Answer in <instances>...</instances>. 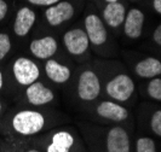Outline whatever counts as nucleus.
<instances>
[{
  "mask_svg": "<svg viewBox=\"0 0 161 152\" xmlns=\"http://www.w3.org/2000/svg\"><path fill=\"white\" fill-rule=\"evenodd\" d=\"M45 71L48 79L56 83H64L70 77V70L53 59L47 60V63L45 65Z\"/></svg>",
  "mask_w": 161,
  "mask_h": 152,
  "instance_id": "2eb2a0df",
  "label": "nucleus"
},
{
  "mask_svg": "<svg viewBox=\"0 0 161 152\" xmlns=\"http://www.w3.org/2000/svg\"><path fill=\"white\" fill-rule=\"evenodd\" d=\"M35 23V13L32 8H22L18 10L14 24V32L18 36H25Z\"/></svg>",
  "mask_w": 161,
  "mask_h": 152,
  "instance_id": "f8f14e48",
  "label": "nucleus"
},
{
  "mask_svg": "<svg viewBox=\"0 0 161 152\" xmlns=\"http://www.w3.org/2000/svg\"><path fill=\"white\" fill-rule=\"evenodd\" d=\"M135 91V83L127 75H118L107 83V93L115 100L126 102Z\"/></svg>",
  "mask_w": 161,
  "mask_h": 152,
  "instance_id": "7ed1b4c3",
  "label": "nucleus"
},
{
  "mask_svg": "<svg viewBox=\"0 0 161 152\" xmlns=\"http://www.w3.org/2000/svg\"><path fill=\"white\" fill-rule=\"evenodd\" d=\"M150 126L153 132L156 135L161 136V110L156 111L152 117V122H150Z\"/></svg>",
  "mask_w": 161,
  "mask_h": 152,
  "instance_id": "412c9836",
  "label": "nucleus"
},
{
  "mask_svg": "<svg viewBox=\"0 0 161 152\" xmlns=\"http://www.w3.org/2000/svg\"><path fill=\"white\" fill-rule=\"evenodd\" d=\"M74 15V8L70 3L68 1H61L53 4L51 6H48V8L45 12V16L50 25H59L63 22L70 19Z\"/></svg>",
  "mask_w": 161,
  "mask_h": 152,
  "instance_id": "0eeeda50",
  "label": "nucleus"
},
{
  "mask_svg": "<svg viewBox=\"0 0 161 152\" xmlns=\"http://www.w3.org/2000/svg\"><path fill=\"white\" fill-rule=\"evenodd\" d=\"M137 152H156L155 143L150 138H141V139H138Z\"/></svg>",
  "mask_w": 161,
  "mask_h": 152,
  "instance_id": "6ab92c4d",
  "label": "nucleus"
},
{
  "mask_svg": "<svg viewBox=\"0 0 161 152\" xmlns=\"http://www.w3.org/2000/svg\"><path fill=\"white\" fill-rule=\"evenodd\" d=\"M11 48L10 36L5 33H0V60L8 53Z\"/></svg>",
  "mask_w": 161,
  "mask_h": 152,
  "instance_id": "aec40b11",
  "label": "nucleus"
},
{
  "mask_svg": "<svg viewBox=\"0 0 161 152\" xmlns=\"http://www.w3.org/2000/svg\"><path fill=\"white\" fill-rule=\"evenodd\" d=\"M148 94L155 100H161V79H154L149 82Z\"/></svg>",
  "mask_w": 161,
  "mask_h": 152,
  "instance_id": "a211bd4d",
  "label": "nucleus"
},
{
  "mask_svg": "<svg viewBox=\"0 0 161 152\" xmlns=\"http://www.w3.org/2000/svg\"><path fill=\"white\" fill-rule=\"evenodd\" d=\"M0 113H1V103H0Z\"/></svg>",
  "mask_w": 161,
  "mask_h": 152,
  "instance_id": "c756f323",
  "label": "nucleus"
},
{
  "mask_svg": "<svg viewBox=\"0 0 161 152\" xmlns=\"http://www.w3.org/2000/svg\"><path fill=\"white\" fill-rule=\"evenodd\" d=\"M8 8L6 1H5V0H0V21L6 16V13H8Z\"/></svg>",
  "mask_w": 161,
  "mask_h": 152,
  "instance_id": "b1692460",
  "label": "nucleus"
},
{
  "mask_svg": "<svg viewBox=\"0 0 161 152\" xmlns=\"http://www.w3.org/2000/svg\"><path fill=\"white\" fill-rule=\"evenodd\" d=\"M108 152H130V139L125 129L114 127L107 135Z\"/></svg>",
  "mask_w": 161,
  "mask_h": 152,
  "instance_id": "6e6552de",
  "label": "nucleus"
},
{
  "mask_svg": "<svg viewBox=\"0 0 161 152\" xmlns=\"http://www.w3.org/2000/svg\"><path fill=\"white\" fill-rule=\"evenodd\" d=\"M12 126L17 133L23 135H32L39 133L45 126V118L38 111L24 110L19 111L12 118Z\"/></svg>",
  "mask_w": 161,
  "mask_h": 152,
  "instance_id": "f257e3e1",
  "label": "nucleus"
},
{
  "mask_svg": "<svg viewBox=\"0 0 161 152\" xmlns=\"http://www.w3.org/2000/svg\"><path fill=\"white\" fill-rule=\"evenodd\" d=\"M52 143L70 150V147L74 144V139L68 132H58L52 136Z\"/></svg>",
  "mask_w": 161,
  "mask_h": 152,
  "instance_id": "f3484780",
  "label": "nucleus"
},
{
  "mask_svg": "<svg viewBox=\"0 0 161 152\" xmlns=\"http://www.w3.org/2000/svg\"><path fill=\"white\" fill-rule=\"evenodd\" d=\"M125 34L131 39H137L142 35L143 24H144V13L138 8H131L124 21Z\"/></svg>",
  "mask_w": 161,
  "mask_h": 152,
  "instance_id": "1a4fd4ad",
  "label": "nucleus"
},
{
  "mask_svg": "<svg viewBox=\"0 0 161 152\" xmlns=\"http://www.w3.org/2000/svg\"><path fill=\"white\" fill-rule=\"evenodd\" d=\"M125 16H126L125 6L118 1L108 3V5L103 11L104 22L112 28H118L120 24H122V22L125 21Z\"/></svg>",
  "mask_w": 161,
  "mask_h": 152,
  "instance_id": "ddd939ff",
  "label": "nucleus"
},
{
  "mask_svg": "<svg viewBox=\"0 0 161 152\" xmlns=\"http://www.w3.org/2000/svg\"><path fill=\"white\" fill-rule=\"evenodd\" d=\"M153 38H154V41H155L158 45L161 46V24L156 27V29H155V32H154V34H153Z\"/></svg>",
  "mask_w": 161,
  "mask_h": 152,
  "instance_id": "393cba45",
  "label": "nucleus"
},
{
  "mask_svg": "<svg viewBox=\"0 0 161 152\" xmlns=\"http://www.w3.org/2000/svg\"><path fill=\"white\" fill-rule=\"evenodd\" d=\"M153 6H154V8H155V11L161 15V0H154Z\"/></svg>",
  "mask_w": 161,
  "mask_h": 152,
  "instance_id": "a878e982",
  "label": "nucleus"
},
{
  "mask_svg": "<svg viewBox=\"0 0 161 152\" xmlns=\"http://www.w3.org/2000/svg\"><path fill=\"white\" fill-rule=\"evenodd\" d=\"M28 152H39V151H36V150H31V151H28Z\"/></svg>",
  "mask_w": 161,
  "mask_h": 152,
  "instance_id": "c85d7f7f",
  "label": "nucleus"
},
{
  "mask_svg": "<svg viewBox=\"0 0 161 152\" xmlns=\"http://www.w3.org/2000/svg\"><path fill=\"white\" fill-rule=\"evenodd\" d=\"M47 152H69V149H65L63 146H59V145L51 143L47 147Z\"/></svg>",
  "mask_w": 161,
  "mask_h": 152,
  "instance_id": "5701e85b",
  "label": "nucleus"
},
{
  "mask_svg": "<svg viewBox=\"0 0 161 152\" xmlns=\"http://www.w3.org/2000/svg\"><path fill=\"white\" fill-rule=\"evenodd\" d=\"M12 71H14L17 82L23 86L32 85L40 75L38 65L33 60L28 58H23V57L16 59V62L14 63V66H12Z\"/></svg>",
  "mask_w": 161,
  "mask_h": 152,
  "instance_id": "f03ea898",
  "label": "nucleus"
},
{
  "mask_svg": "<svg viewBox=\"0 0 161 152\" xmlns=\"http://www.w3.org/2000/svg\"><path fill=\"white\" fill-rule=\"evenodd\" d=\"M33 5H39V6H51L53 4H57L59 0H28Z\"/></svg>",
  "mask_w": 161,
  "mask_h": 152,
  "instance_id": "4be33fe9",
  "label": "nucleus"
},
{
  "mask_svg": "<svg viewBox=\"0 0 161 152\" xmlns=\"http://www.w3.org/2000/svg\"><path fill=\"white\" fill-rule=\"evenodd\" d=\"M1 87H3V74L0 72V89H1Z\"/></svg>",
  "mask_w": 161,
  "mask_h": 152,
  "instance_id": "bb28decb",
  "label": "nucleus"
},
{
  "mask_svg": "<svg viewBox=\"0 0 161 152\" xmlns=\"http://www.w3.org/2000/svg\"><path fill=\"white\" fill-rule=\"evenodd\" d=\"M105 1H108V3H114V1H118V0H105Z\"/></svg>",
  "mask_w": 161,
  "mask_h": 152,
  "instance_id": "cd10ccee",
  "label": "nucleus"
},
{
  "mask_svg": "<svg viewBox=\"0 0 161 152\" xmlns=\"http://www.w3.org/2000/svg\"><path fill=\"white\" fill-rule=\"evenodd\" d=\"M101 92L98 76L91 70H86L80 75L78 82V94L82 100H95Z\"/></svg>",
  "mask_w": 161,
  "mask_h": 152,
  "instance_id": "20e7f679",
  "label": "nucleus"
},
{
  "mask_svg": "<svg viewBox=\"0 0 161 152\" xmlns=\"http://www.w3.org/2000/svg\"><path fill=\"white\" fill-rule=\"evenodd\" d=\"M85 28L86 34L91 44L95 46L103 45L107 40V29L103 21L97 15H89L85 18Z\"/></svg>",
  "mask_w": 161,
  "mask_h": 152,
  "instance_id": "423d86ee",
  "label": "nucleus"
},
{
  "mask_svg": "<svg viewBox=\"0 0 161 152\" xmlns=\"http://www.w3.org/2000/svg\"><path fill=\"white\" fill-rule=\"evenodd\" d=\"M97 113L104 118L113 120L115 122L126 120L129 117V112L125 107L115 104L113 102H103L97 106Z\"/></svg>",
  "mask_w": 161,
  "mask_h": 152,
  "instance_id": "4468645a",
  "label": "nucleus"
},
{
  "mask_svg": "<svg viewBox=\"0 0 161 152\" xmlns=\"http://www.w3.org/2000/svg\"><path fill=\"white\" fill-rule=\"evenodd\" d=\"M57 48H58L57 41L52 36H45V38L32 41L31 44V52L36 58H40V59L51 58L56 53Z\"/></svg>",
  "mask_w": 161,
  "mask_h": 152,
  "instance_id": "9b49d317",
  "label": "nucleus"
},
{
  "mask_svg": "<svg viewBox=\"0 0 161 152\" xmlns=\"http://www.w3.org/2000/svg\"><path fill=\"white\" fill-rule=\"evenodd\" d=\"M63 44L69 53H72L74 56H80L87 50L90 40L85 30L72 29L64 34Z\"/></svg>",
  "mask_w": 161,
  "mask_h": 152,
  "instance_id": "39448f33",
  "label": "nucleus"
},
{
  "mask_svg": "<svg viewBox=\"0 0 161 152\" xmlns=\"http://www.w3.org/2000/svg\"><path fill=\"white\" fill-rule=\"evenodd\" d=\"M27 99L32 105H45L53 100V93L51 89L45 87L41 82H33L27 88Z\"/></svg>",
  "mask_w": 161,
  "mask_h": 152,
  "instance_id": "9d476101",
  "label": "nucleus"
},
{
  "mask_svg": "<svg viewBox=\"0 0 161 152\" xmlns=\"http://www.w3.org/2000/svg\"><path fill=\"white\" fill-rule=\"evenodd\" d=\"M136 72L141 77H155L161 74V62L156 58H145L136 65Z\"/></svg>",
  "mask_w": 161,
  "mask_h": 152,
  "instance_id": "dca6fc26",
  "label": "nucleus"
}]
</instances>
